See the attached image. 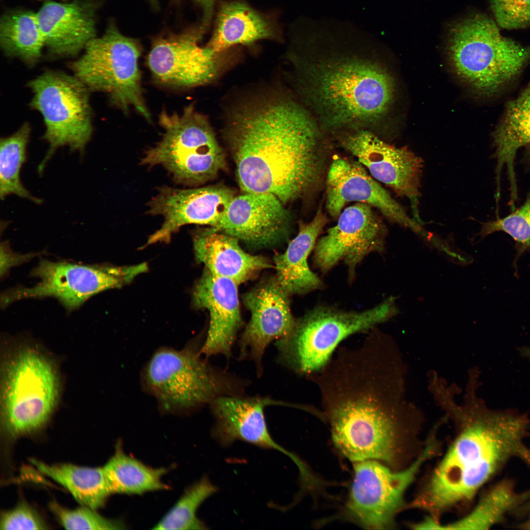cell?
I'll return each mask as SVG.
<instances>
[{
    "label": "cell",
    "mask_w": 530,
    "mask_h": 530,
    "mask_svg": "<svg viewBox=\"0 0 530 530\" xmlns=\"http://www.w3.org/2000/svg\"><path fill=\"white\" fill-rule=\"evenodd\" d=\"M290 31L294 89L321 129L335 136L359 130L377 134L395 83L373 34L348 21L305 17Z\"/></svg>",
    "instance_id": "1"
},
{
    "label": "cell",
    "mask_w": 530,
    "mask_h": 530,
    "mask_svg": "<svg viewBox=\"0 0 530 530\" xmlns=\"http://www.w3.org/2000/svg\"><path fill=\"white\" fill-rule=\"evenodd\" d=\"M223 131L244 192L271 193L285 204L323 182L327 134L287 91L271 87L240 99L227 110Z\"/></svg>",
    "instance_id": "2"
},
{
    "label": "cell",
    "mask_w": 530,
    "mask_h": 530,
    "mask_svg": "<svg viewBox=\"0 0 530 530\" xmlns=\"http://www.w3.org/2000/svg\"><path fill=\"white\" fill-rule=\"evenodd\" d=\"M403 373L372 348L341 355L314 377L333 443L349 460H395L401 418L412 407L404 399Z\"/></svg>",
    "instance_id": "3"
},
{
    "label": "cell",
    "mask_w": 530,
    "mask_h": 530,
    "mask_svg": "<svg viewBox=\"0 0 530 530\" xmlns=\"http://www.w3.org/2000/svg\"><path fill=\"white\" fill-rule=\"evenodd\" d=\"M477 386H467L464 404L451 395L441 404L461 424L459 435L436 469L421 504L441 510L471 499L509 460L518 458L530 466V418L514 409L488 408L476 395Z\"/></svg>",
    "instance_id": "4"
},
{
    "label": "cell",
    "mask_w": 530,
    "mask_h": 530,
    "mask_svg": "<svg viewBox=\"0 0 530 530\" xmlns=\"http://www.w3.org/2000/svg\"><path fill=\"white\" fill-rule=\"evenodd\" d=\"M448 51L457 75L486 97L510 85L530 60V45L503 36L496 22L482 14L451 27Z\"/></svg>",
    "instance_id": "5"
},
{
    "label": "cell",
    "mask_w": 530,
    "mask_h": 530,
    "mask_svg": "<svg viewBox=\"0 0 530 530\" xmlns=\"http://www.w3.org/2000/svg\"><path fill=\"white\" fill-rule=\"evenodd\" d=\"M395 298L390 297L363 311H344L318 306L296 321L291 333L276 341L278 361L300 374L320 371L339 344L348 336L373 329L396 315Z\"/></svg>",
    "instance_id": "6"
},
{
    "label": "cell",
    "mask_w": 530,
    "mask_h": 530,
    "mask_svg": "<svg viewBox=\"0 0 530 530\" xmlns=\"http://www.w3.org/2000/svg\"><path fill=\"white\" fill-rule=\"evenodd\" d=\"M1 425L9 437L17 438L39 431L57 405L59 381L54 366L39 350L16 349L3 366Z\"/></svg>",
    "instance_id": "7"
},
{
    "label": "cell",
    "mask_w": 530,
    "mask_h": 530,
    "mask_svg": "<svg viewBox=\"0 0 530 530\" xmlns=\"http://www.w3.org/2000/svg\"><path fill=\"white\" fill-rule=\"evenodd\" d=\"M192 350H158L146 366L147 388L164 409L187 410L227 395H241L247 382L210 364Z\"/></svg>",
    "instance_id": "8"
},
{
    "label": "cell",
    "mask_w": 530,
    "mask_h": 530,
    "mask_svg": "<svg viewBox=\"0 0 530 530\" xmlns=\"http://www.w3.org/2000/svg\"><path fill=\"white\" fill-rule=\"evenodd\" d=\"M159 123L161 140L141 159L142 165H161L176 181L187 184L207 182L225 165L224 152L208 118L192 104L181 113L162 110Z\"/></svg>",
    "instance_id": "9"
},
{
    "label": "cell",
    "mask_w": 530,
    "mask_h": 530,
    "mask_svg": "<svg viewBox=\"0 0 530 530\" xmlns=\"http://www.w3.org/2000/svg\"><path fill=\"white\" fill-rule=\"evenodd\" d=\"M84 52L69 64L73 75L90 91L103 92L110 103L125 113L135 109L150 122L145 104L138 66L140 50L133 40L109 26L105 33L95 37Z\"/></svg>",
    "instance_id": "10"
},
{
    "label": "cell",
    "mask_w": 530,
    "mask_h": 530,
    "mask_svg": "<svg viewBox=\"0 0 530 530\" xmlns=\"http://www.w3.org/2000/svg\"><path fill=\"white\" fill-rule=\"evenodd\" d=\"M27 86L32 94L30 106L43 117V139L49 145L38 168L41 173L58 148L83 154L93 132L91 91L74 75L59 71H46Z\"/></svg>",
    "instance_id": "11"
},
{
    "label": "cell",
    "mask_w": 530,
    "mask_h": 530,
    "mask_svg": "<svg viewBox=\"0 0 530 530\" xmlns=\"http://www.w3.org/2000/svg\"><path fill=\"white\" fill-rule=\"evenodd\" d=\"M148 269L145 263L118 266L43 260L31 273L40 281L31 288L19 287L5 291L1 294V305L5 307L21 299L51 296L72 311L95 294L129 284Z\"/></svg>",
    "instance_id": "12"
},
{
    "label": "cell",
    "mask_w": 530,
    "mask_h": 530,
    "mask_svg": "<svg viewBox=\"0 0 530 530\" xmlns=\"http://www.w3.org/2000/svg\"><path fill=\"white\" fill-rule=\"evenodd\" d=\"M431 449L428 445L414 462L399 472L392 471L375 460L356 462L345 506L348 517L367 529L390 526L402 506L405 491Z\"/></svg>",
    "instance_id": "13"
},
{
    "label": "cell",
    "mask_w": 530,
    "mask_h": 530,
    "mask_svg": "<svg viewBox=\"0 0 530 530\" xmlns=\"http://www.w3.org/2000/svg\"><path fill=\"white\" fill-rule=\"evenodd\" d=\"M337 137L340 145L356 157L375 180L408 199L413 218L422 224L419 211L422 158L405 148L388 144L368 130L351 131Z\"/></svg>",
    "instance_id": "14"
},
{
    "label": "cell",
    "mask_w": 530,
    "mask_h": 530,
    "mask_svg": "<svg viewBox=\"0 0 530 530\" xmlns=\"http://www.w3.org/2000/svg\"><path fill=\"white\" fill-rule=\"evenodd\" d=\"M200 34L157 41L147 63L154 79L166 86L189 88L215 81L232 64L228 51L218 53L199 45Z\"/></svg>",
    "instance_id": "15"
},
{
    "label": "cell",
    "mask_w": 530,
    "mask_h": 530,
    "mask_svg": "<svg viewBox=\"0 0 530 530\" xmlns=\"http://www.w3.org/2000/svg\"><path fill=\"white\" fill-rule=\"evenodd\" d=\"M372 208L356 203L343 209L336 224L316 244L314 262L319 269L327 271L343 261L353 273L367 255L383 250L387 229Z\"/></svg>",
    "instance_id": "16"
},
{
    "label": "cell",
    "mask_w": 530,
    "mask_h": 530,
    "mask_svg": "<svg viewBox=\"0 0 530 530\" xmlns=\"http://www.w3.org/2000/svg\"><path fill=\"white\" fill-rule=\"evenodd\" d=\"M326 208L329 215L338 218L344 206L356 202L377 209L389 220L410 229L423 237L426 231L408 215L358 160L334 157L326 176Z\"/></svg>",
    "instance_id": "17"
},
{
    "label": "cell",
    "mask_w": 530,
    "mask_h": 530,
    "mask_svg": "<svg viewBox=\"0 0 530 530\" xmlns=\"http://www.w3.org/2000/svg\"><path fill=\"white\" fill-rule=\"evenodd\" d=\"M289 295L275 277L243 295L251 318L239 340V357L253 361L258 375L263 372V356L269 344L287 337L294 327Z\"/></svg>",
    "instance_id": "18"
},
{
    "label": "cell",
    "mask_w": 530,
    "mask_h": 530,
    "mask_svg": "<svg viewBox=\"0 0 530 530\" xmlns=\"http://www.w3.org/2000/svg\"><path fill=\"white\" fill-rule=\"evenodd\" d=\"M232 191L221 186L192 189L161 187L149 203L148 213L161 215V227L148 238L146 245L168 242L173 234L189 224L214 227L234 197Z\"/></svg>",
    "instance_id": "19"
},
{
    "label": "cell",
    "mask_w": 530,
    "mask_h": 530,
    "mask_svg": "<svg viewBox=\"0 0 530 530\" xmlns=\"http://www.w3.org/2000/svg\"><path fill=\"white\" fill-rule=\"evenodd\" d=\"M291 216L283 203L269 193L244 192L234 196L214 227L254 247L285 239Z\"/></svg>",
    "instance_id": "20"
},
{
    "label": "cell",
    "mask_w": 530,
    "mask_h": 530,
    "mask_svg": "<svg viewBox=\"0 0 530 530\" xmlns=\"http://www.w3.org/2000/svg\"><path fill=\"white\" fill-rule=\"evenodd\" d=\"M238 284L228 278L215 276L205 268L193 292V302L210 314L207 335L200 350L209 357L222 355L227 358L232 350L242 321Z\"/></svg>",
    "instance_id": "21"
},
{
    "label": "cell",
    "mask_w": 530,
    "mask_h": 530,
    "mask_svg": "<svg viewBox=\"0 0 530 530\" xmlns=\"http://www.w3.org/2000/svg\"><path fill=\"white\" fill-rule=\"evenodd\" d=\"M215 423L212 433L223 445L240 440L265 448L280 451L295 462L298 458L287 451L271 437L265 422L264 410L270 405L286 403L261 397L241 395L219 397L210 404Z\"/></svg>",
    "instance_id": "22"
},
{
    "label": "cell",
    "mask_w": 530,
    "mask_h": 530,
    "mask_svg": "<svg viewBox=\"0 0 530 530\" xmlns=\"http://www.w3.org/2000/svg\"><path fill=\"white\" fill-rule=\"evenodd\" d=\"M94 0L45 1L36 12L45 48L52 55L74 56L96 37Z\"/></svg>",
    "instance_id": "23"
},
{
    "label": "cell",
    "mask_w": 530,
    "mask_h": 530,
    "mask_svg": "<svg viewBox=\"0 0 530 530\" xmlns=\"http://www.w3.org/2000/svg\"><path fill=\"white\" fill-rule=\"evenodd\" d=\"M492 138L496 159L495 200L499 202L502 172L505 168L509 184V205L512 208L518 198L516 155L521 147L530 144V86L508 102Z\"/></svg>",
    "instance_id": "24"
},
{
    "label": "cell",
    "mask_w": 530,
    "mask_h": 530,
    "mask_svg": "<svg viewBox=\"0 0 530 530\" xmlns=\"http://www.w3.org/2000/svg\"><path fill=\"white\" fill-rule=\"evenodd\" d=\"M238 240L212 227L201 230L193 238L196 259L213 275L232 280L238 285L271 267L265 258L245 252Z\"/></svg>",
    "instance_id": "25"
},
{
    "label": "cell",
    "mask_w": 530,
    "mask_h": 530,
    "mask_svg": "<svg viewBox=\"0 0 530 530\" xmlns=\"http://www.w3.org/2000/svg\"><path fill=\"white\" fill-rule=\"evenodd\" d=\"M275 23L242 0L222 3L208 47L215 52L228 51L238 45H249L264 39H278Z\"/></svg>",
    "instance_id": "26"
},
{
    "label": "cell",
    "mask_w": 530,
    "mask_h": 530,
    "mask_svg": "<svg viewBox=\"0 0 530 530\" xmlns=\"http://www.w3.org/2000/svg\"><path fill=\"white\" fill-rule=\"evenodd\" d=\"M326 222V215L319 209L310 222L299 224L298 233L286 250L275 256V278L289 295L305 293L321 286L320 279L308 265V258Z\"/></svg>",
    "instance_id": "27"
},
{
    "label": "cell",
    "mask_w": 530,
    "mask_h": 530,
    "mask_svg": "<svg viewBox=\"0 0 530 530\" xmlns=\"http://www.w3.org/2000/svg\"><path fill=\"white\" fill-rule=\"evenodd\" d=\"M31 462L40 473L68 490L81 505L96 510L104 506L113 494L103 467L69 463L49 465L35 459Z\"/></svg>",
    "instance_id": "28"
},
{
    "label": "cell",
    "mask_w": 530,
    "mask_h": 530,
    "mask_svg": "<svg viewBox=\"0 0 530 530\" xmlns=\"http://www.w3.org/2000/svg\"><path fill=\"white\" fill-rule=\"evenodd\" d=\"M0 45L7 56L35 65L45 48L36 12L16 10L5 13L0 22Z\"/></svg>",
    "instance_id": "29"
},
{
    "label": "cell",
    "mask_w": 530,
    "mask_h": 530,
    "mask_svg": "<svg viewBox=\"0 0 530 530\" xmlns=\"http://www.w3.org/2000/svg\"><path fill=\"white\" fill-rule=\"evenodd\" d=\"M103 468L113 493L141 494L169 488L161 481L166 469L149 467L125 454L120 441L115 446L114 454Z\"/></svg>",
    "instance_id": "30"
},
{
    "label": "cell",
    "mask_w": 530,
    "mask_h": 530,
    "mask_svg": "<svg viewBox=\"0 0 530 530\" xmlns=\"http://www.w3.org/2000/svg\"><path fill=\"white\" fill-rule=\"evenodd\" d=\"M510 481L499 483L483 496L471 512L459 520L441 525L436 523L434 529L486 530L500 522L511 510L522 503Z\"/></svg>",
    "instance_id": "31"
},
{
    "label": "cell",
    "mask_w": 530,
    "mask_h": 530,
    "mask_svg": "<svg viewBox=\"0 0 530 530\" xmlns=\"http://www.w3.org/2000/svg\"><path fill=\"white\" fill-rule=\"evenodd\" d=\"M30 132L29 123L25 122L14 133L0 139V197L2 200L8 195H16L36 204L42 202L30 193L20 179L21 170L27 159Z\"/></svg>",
    "instance_id": "32"
},
{
    "label": "cell",
    "mask_w": 530,
    "mask_h": 530,
    "mask_svg": "<svg viewBox=\"0 0 530 530\" xmlns=\"http://www.w3.org/2000/svg\"><path fill=\"white\" fill-rule=\"evenodd\" d=\"M217 488L207 477L187 488L174 506L153 528L156 530H204L196 516L200 505L214 494Z\"/></svg>",
    "instance_id": "33"
},
{
    "label": "cell",
    "mask_w": 530,
    "mask_h": 530,
    "mask_svg": "<svg viewBox=\"0 0 530 530\" xmlns=\"http://www.w3.org/2000/svg\"><path fill=\"white\" fill-rule=\"evenodd\" d=\"M509 214L483 223L479 235L483 238L503 232L514 240L519 252L530 249V191L523 205Z\"/></svg>",
    "instance_id": "34"
},
{
    "label": "cell",
    "mask_w": 530,
    "mask_h": 530,
    "mask_svg": "<svg viewBox=\"0 0 530 530\" xmlns=\"http://www.w3.org/2000/svg\"><path fill=\"white\" fill-rule=\"evenodd\" d=\"M49 508L59 523L67 530H121L125 525L118 520L106 518L96 510L81 505L74 509L64 507L55 502Z\"/></svg>",
    "instance_id": "35"
},
{
    "label": "cell",
    "mask_w": 530,
    "mask_h": 530,
    "mask_svg": "<svg viewBox=\"0 0 530 530\" xmlns=\"http://www.w3.org/2000/svg\"><path fill=\"white\" fill-rule=\"evenodd\" d=\"M491 8L501 27L516 29L530 26V0H491Z\"/></svg>",
    "instance_id": "36"
},
{
    "label": "cell",
    "mask_w": 530,
    "mask_h": 530,
    "mask_svg": "<svg viewBox=\"0 0 530 530\" xmlns=\"http://www.w3.org/2000/svg\"><path fill=\"white\" fill-rule=\"evenodd\" d=\"M48 526L38 513L25 502L1 513L0 530H44Z\"/></svg>",
    "instance_id": "37"
},
{
    "label": "cell",
    "mask_w": 530,
    "mask_h": 530,
    "mask_svg": "<svg viewBox=\"0 0 530 530\" xmlns=\"http://www.w3.org/2000/svg\"><path fill=\"white\" fill-rule=\"evenodd\" d=\"M6 245V243H5L1 244V276L4 274L11 266L30 259L33 256L32 254L26 255L14 254L10 252Z\"/></svg>",
    "instance_id": "38"
},
{
    "label": "cell",
    "mask_w": 530,
    "mask_h": 530,
    "mask_svg": "<svg viewBox=\"0 0 530 530\" xmlns=\"http://www.w3.org/2000/svg\"><path fill=\"white\" fill-rule=\"evenodd\" d=\"M202 6L204 10V23L207 25L210 22L212 15L215 0H195Z\"/></svg>",
    "instance_id": "39"
},
{
    "label": "cell",
    "mask_w": 530,
    "mask_h": 530,
    "mask_svg": "<svg viewBox=\"0 0 530 530\" xmlns=\"http://www.w3.org/2000/svg\"><path fill=\"white\" fill-rule=\"evenodd\" d=\"M525 148L523 161L527 169L530 170V144L525 146Z\"/></svg>",
    "instance_id": "40"
},
{
    "label": "cell",
    "mask_w": 530,
    "mask_h": 530,
    "mask_svg": "<svg viewBox=\"0 0 530 530\" xmlns=\"http://www.w3.org/2000/svg\"><path fill=\"white\" fill-rule=\"evenodd\" d=\"M520 352L523 357L530 360V347H523L520 349Z\"/></svg>",
    "instance_id": "41"
},
{
    "label": "cell",
    "mask_w": 530,
    "mask_h": 530,
    "mask_svg": "<svg viewBox=\"0 0 530 530\" xmlns=\"http://www.w3.org/2000/svg\"><path fill=\"white\" fill-rule=\"evenodd\" d=\"M522 528L525 529L530 530V519L522 525Z\"/></svg>",
    "instance_id": "42"
}]
</instances>
